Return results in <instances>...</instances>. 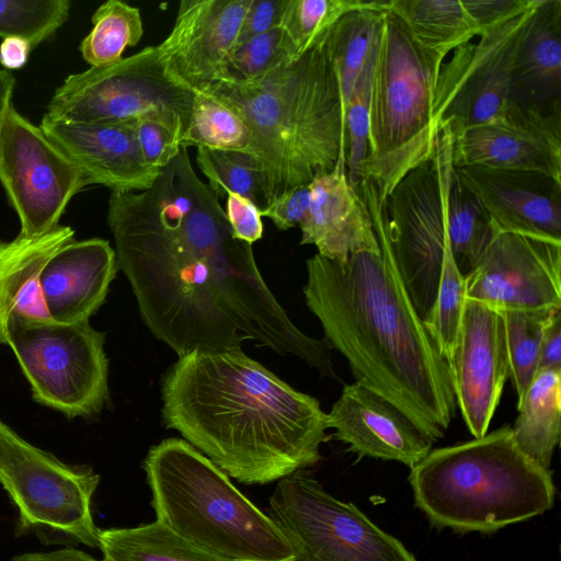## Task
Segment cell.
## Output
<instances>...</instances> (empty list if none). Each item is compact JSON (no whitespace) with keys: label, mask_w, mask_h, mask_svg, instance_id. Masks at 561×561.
Listing matches in <instances>:
<instances>
[{"label":"cell","mask_w":561,"mask_h":561,"mask_svg":"<svg viewBox=\"0 0 561 561\" xmlns=\"http://www.w3.org/2000/svg\"><path fill=\"white\" fill-rule=\"evenodd\" d=\"M106 219L144 323L179 356L242 350L253 341L337 378L329 342L294 324L263 279L252 245L232 237L187 148L149 188L112 192Z\"/></svg>","instance_id":"1"},{"label":"cell","mask_w":561,"mask_h":561,"mask_svg":"<svg viewBox=\"0 0 561 561\" xmlns=\"http://www.w3.org/2000/svg\"><path fill=\"white\" fill-rule=\"evenodd\" d=\"M371 219L380 253H356L344 262L318 253L308 259L306 304L355 382L397 405L435 443L457 410L449 367L409 299L380 224Z\"/></svg>","instance_id":"2"},{"label":"cell","mask_w":561,"mask_h":561,"mask_svg":"<svg viewBox=\"0 0 561 561\" xmlns=\"http://www.w3.org/2000/svg\"><path fill=\"white\" fill-rule=\"evenodd\" d=\"M167 428L243 484H266L316 465L329 439L320 402L242 350L196 348L161 381Z\"/></svg>","instance_id":"3"},{"label":"cell","mask_w":561,"mask_h":561,"mask_svg":"<svg viewBox=\"0 0 561 561\" xmlns=\"http://www.w3.org/2000/svg\"><path fill=\"white\" fill-rule=\"evenodd\" d=\"M324 41L252 85L217 82L195 91L220 99L244 118L266 206L345 162L343 99Z\"/></svg>","instance_id":"4"},{"label":"cell","mask_w":561,"mask_h":561,"mask_svg":"<svg viewBox=\"0 0 561 561\" xmlns=\"http://www.w3.org/2000/svg\"><path fill=\"white\" fill-rule=\"evenodd\" d=\"M410 469L415 505L439 528L493 533L554 503L551 471L522 453L510 426L432 449Z\"/></svg>","instance_id":"5"},{"label":"cell","mask_w":561,"mask_h":561,"mask_svg":"<svg viewBox=\"0 0 561 561\" xmlns=\"http://www.w3.org/2000/svg\"><path fill=\"white\" fill-rule=\"evenodd\" d=\"M144 470L156 520L195 547L227 561H294L276 523L185 439L152 446Z\"/></svg>","instance_id":"6"},{"label":"cell","mask_w":561,"mask_h":561,"mask_svg":"<svg viewBox=\"0 0 561 561\" xmlns=\"http://www.w3.org/2000/svg\"><path fill=\"white\" fill-rule=\"evenodd\" d=\"M444 60L413 38L387 1L371 75L369 149L359 172L380 204L434 150L439 130L432 107Z\"/></svg>","instance_id":"7"},{"label":"cell","mask_w":561,"mask_h":561,"mask_svg":"<svg viewBox=\"0 0 561 561\" xmlns=\"http://www.w3.org/2000/svg\"><path fill=\"white\" fill-rule=\"evenodd\" d=\"M454 133L444 126L431 156L408 172L380 204L374 185L358 191L381 226L409 299L424 322L435 302L449 240V186Z\"/></svg>","instance_id":"8"},{"label":"cell","mask_w":561,"mask_h":561,"mask_svg":"<svg viewBox=\"0 0 561 561\" xmlns=\"http://www.w3.org/2000/svg\"><path fill=\"white\" fill-rule=\"evenodd\" d=\"M193 91L169 72L157 46H148L105 67L69 75L44 114L65 123L152 119L185 133Z\"/></svg>","instance_id":"9"},{"label":"cell","mask_w":561,"mask_h":561,"mask_svg":"<svg viewBox=\"0 0 561 561\" xmlns=\"http://www.w3.org/2000/svg\"><path fill=\"white\" fill-rule=\"evenodd\" d=\"M105 335L89 321L62 323L14 314L8 344L33 398L72 419L99 413L110 399Z\"/></svg>","instance_id":"10"},{"label":"cell","mask_w":561,"mask_h":561,"mask_svg":"<svg viewBox=\"0 0 561 561\" xmlns=\"http://www.w3.org/2000/svg\"><path fill=\"white\" fill-rule=\"evenodd\" d=\"M267 515L289 541L294 561H419L356 505L334 497L304 470L278 480Z\"/></svg>","instance_id":"11"},{"label":"cell","mask_w":561,"mask_h":561,"mask_svg":"<svg viewBox=\"0 0 561 561\" xmlns=\"http://www.w3.org/2000/svg\"><path fill=\"white\" fill-rule=\"evenodd\" d=\"M100 476L68 465L0 420V484L19 513L20 531L55 534L98 548L92 497Z\"/></svg>","instance_id":"12"},{"label":"cell","mask_w":561,"mask_h":561,"mask_svg":"<svg viewBox=\"0 0 561 561\" xmlns=\"http://www.w3.org/2000/svg\"><path fill=\"white\" fill-rule=\"evenodd\" d=\"M0 183L26 238L59 226L68 204L89 185L79 168L13 105L0 136Z\"/></svg>","instance_id":"13"},{"label":"cell","mask_w":561,"mask_h":561,"mask_svg":"<svg viewBox=\"0 0 561 561\" xmlns=\"http://www.w3.org/2000/svg\"><path fill=\"white\" fill-rule=\"evenodd\" d=\"M533 7L484 33L477 43L459 46L442 65L432 107L438 130L449 125L456 133L490 122L507 110L513 102L514 53Z\"/></svg>","instance_id":"14"},{"label":"cell","mask_w":561,"mask_h":561,"mask_svg":"<svg viewBox=\"0 0 561 561\" xmlns=\"http://www.w3.org/2000/svg\"><path fill=\"white\" fill-rule=\"evenodd\" d=\"M465 287L466 299L499 310L561 309V242L499 232Z\"/></svg>","instance_id":"15"},{"label":"cell","mask_w":561,"mask_h":561,"mask_svg":"<svg viewBox=\"0 0 561 561\" xmlns=\"http://www.w3.org/2000/svg\"><path fill=\"white\" fill-rule=\"evenodd\" d=\"M453 162L535 172L561 183L560 102L549 110L512 102L499 117L454 133Z\"/></svg>","instance_id":"16"},{"label":"cell","mask_w":561,"mask_h":561,"mask_svg":"<svg viewBox=\"0 0 561 561\" xmlns=\"http://www.w3.org/2000/svg\"><path fill=\"white\" fill-rule=\"evenodd\" d=\"M447 364L466 426L473 438L482 437L510 378L504 321L499 309L466 299Z\"/></svg>","instance_id":"17"},{"label":"cell","mask_w":561,"mask_h":561,"mask_svg":"<svg viewBox=\"0 0 561 561\" xmlns=\"http://www.w3.org/2000/svg\"><path fill=\"white\" fill-rule=\"evenodd\" d=\"M251 0H182L158 45L170 75L195 92L220 81Z\"/></svg>","instance_id":"18"},{"label":"cell","mask_w":561,"mask_h":561,"mask_svg":"<svg viewBox=\"0 0 561 561\" xmlns=\"http://www.w3.org/2000/svg\"><path fill=\"white\" fill-rule=\"evenodd\" d=\"M39 127L79 168L88 184L121 193L145 191L160 174L140 153L136 121L65 123L43 115Z\"/></svg>","instance_id":"19"},{"label":"cell","mask_w":561,"mask_h":561,"mask_svg":"<svg viewBox=\"0 0 561 561\" xmlns=\"http://www.w3.org/2000/svg\"><path fill=\"white\" fill-rule=\"evenodd\" d=\"M327 424L359 457L393 460L410 468L434 444L402 410L358 382L344 385L327 413Z\"/></svg>","instance_id":"20"},{"label":"cell","mask_w":561,"mask_h":561,"mask_svg":"<svg viewBox=\"0 0 561 561\" xmlns=\"http://www.w3.org/2000/svg\"><path fill=\"white\" fill-rule=\"evenodd\" d=\"M497 232L561 242V183L535 172L456 168Z\"/></svg>","instance_id":"21"},{"label":"cell","mask_w":561,"mask_h":561,"mask_svg":"<svg viewBox=\"0 0 561 561\" xmlns=\"http://www.w3.org/2000/svg\"><path fill=\"white\" fill-rule=\"evenodd\" d=\"M118 266L107 240L70 241L56 251L39 274V289L51 320L89 321L103 305Z\"/></svg>","instance_id":"22"},{"label":"cell","mask_w":561,"mask_h":561,"mask_svg":"<svg viewBox=\"0 0 561 561\" xmlns=\"http://www.w3.org/2000/svg\"><path fill=\"white\" fill-rule=\"evenodd\" d=\"M310 205L300 244H313L318 254L344 262L362 252L380 253L366 202L348 181L345 162L317 176L310 184Z\"/></svg>","instance_id":"23"},{"label":"cell","mask_w":561,"mask_h":561,"mask_svg":"<svg viewBox=\"0 0 561 561\" xmlns=\"http://www.w3.org/2000/svg\"><path fill=\"white\" fill-rule=\"evenodd\" d=\"M561 0H537L518 35L512 101L543 107L560 101Z\"/></svg>","instance_id":"24"},{"label":"cell","mask_w":561,"mask_h":561,"mask_svg":"<svg viewBox=\"0 0 561 561\" xmlns=\"http://www.w3.org/2000/svg\"><path fill=\"white\" fill-rule=\"evenodd\" d=\"M73 236L71 227L59 225L37 238L18 234L10 241L0 240V344H8L12 316L50 319L39 289V274L48 259Z\"/></svg>","instance_id":"25"},{"label":"cell","mask_w":561,"mask_h":561,"mask_svg":"<svg viewBox=\"0 0 561 561\" xmlns=\"http://www.w3.org/2000/svg\"><path fill=\"white\" fill-rule=\"evenodd\" d=\"M511 427L517 447L539 467L549 470L561 430V370L537 371L517 404Z\"/></svg>","instance_id":"26"},{"label":"cell","mask_w":561,"mask_h":561,"mask_svg":"<svg viewBox=\"0 0 561 561\" xmlns=\"http://www.w3.org/2000/svg\"><path fill=\"white\" fill-rule=\"evenodd\" d=\"M386 7L387 1H368L366 5L342 15L325 37L327 53L341 88L343 108L377 48Z\"/></svg>","instance_id":"27"},{"label":"cell","mask_w":561,"mask_h":561,"mask_svg":"<svg viewBox=\"0 0 561 561\" xmlns=\"http://www.w3.org/2000/svg\"><path fill=\"white\" fill-rule=\"evenodd\" d=\"M413 38L444 58L478 36L461 0H388Z\"/></svg>","instance_id":"28"},{"label":"cell","mask_w":561,"mask_h":561,"mask_svg":"<svg viewBox=\"0 0 561 561\" xmlns=\"http://www.w3.org/2000/svg\"><path fill=\"white\" fill-rule=\"evenodd\" d=\"M98 548L102 561H227L195 547L158 520L99 529Z\"/></svg>","instance_id":"29"},{"label":"cell","mask_w":561,"mask_h":561,"mask_svg":"<svg viewBox=\"0 0 561 561\" xmlns=\"http://www.w3.org/2000/svg\"><path fill=\"white\" fill-rule=\"evenodd\" d=\"M181 147L240 151L251 154V133L241 114L220 99L193 92Z\"/></svg>","instance_id":"30"},{"label":"cell","mask_w":561,"mask_h":561,"mask_svg":"<svg viewBox=\"0 0 561 561\" xmlns=\"http://www.w3.org/2000/svg\"><path fill=\"white\" fill-rule=\"evenodd\" d=\"M499 232L457 170L449 186V240L454 261L468 275Z\"/></svg>","instance_id":"31"},{"label":"cell","mask_w":561,"mask_h":561,"mask_svg":"<svg viewBox=\"0 0 561 561\" xmlns=\"http://www.w3.org/2000/svg\"><path fill=\"white\" fill-rule=\"evenodd\" d=\"M92 28L81 41L79 50L90 67H105L119 61L128 47L144 35L138 8L119 0L102 3L93 13Z\"/></svg>","instance_id":"32"},{"label":"cell","mask_w":561,"mask_h":561,"mask_svg":"<svg viewBox=\"0 0 561 561\" xmlns=\"http://www.w3.org/2000/svg\"><path fill=\"white\" fill-rule=\"evenodd\" d=\"M561 309L500 310L503 316L510 378L517 396V404L538 371L540 343L543 330Z\"/></svg>","instance_id":"33"},{"label":"cell","mask_w":561,"mask_h":561,"mask_svg":"<svg viewBox=\"0 0 561 561\" xmlns=\"http://www.w3.org/2000/svg\"><path fill=\"white\" fill-rule=\"evenodd\" d=\"M196 164L218 198L234 193L251 201L261 211L265 209L262 170L252 154L197 148Z\"/></svg>","instance_id":"34"},{"label":"cell","mask_w":561,"mask_h":561,"mask_svg":"<svg viewBox=\"0 0 561 561\" xmlns=\"http://www.w3.org/2000/svg\"><path fill=\"white\" fill-rule=\"evenodd\" d=\"M364 0H287L280 27L289 41L294 60L328 35L345 13L367 4Z\"/></svg>","instance_id":"35"},{"label":"cell","mask_w":561,"mask_h":561,"mask_svg":"<svg viewBox=\"0 0 561 561\" xmlns=\"http://www.w3.org/2000/svg\"><path fill=\"white\" fill-rule=\"evenodd\" d=\"M294 60L284 30L278 26L234 46L227 58L220 81L248 87L278 67Z\"/></svg>","instance_id":"36"},{"label":"cell","mask_w":561,"mask_h":561,"mask_svg":"<svg viewBox=\"0 0 561 561\" xmlns=\"http://www.w3.org/2000/svg\"><path fill=\"white\" fill-rule=\"evenodd\" d=\"M70 0H0V37H20L34 49L67 22Z\"/></svg>","instance_id":"37"},{"label":"cell","mask_w":561,"mask_h":561,"mask_svg":"<svg viewBox=\"0 0 561 561\" xmlns=\"http://www.w3.org/2000/svg\"><path fill=\"white\" fill-rule=\"evenodd\" d=\"M466 302L465 276L454 260L444 264L435 302L424 321L440 355L448 360L459 331Z\"/></svg>","instance_id":"38"},{"label":"cell","mask_w":561,"mask_h":561,"mask_svg":"<svg viewBox=\"0 0 561 561\" xmlns=\"http://www.w3.org/2000/svg\"><path fill=\"white\" fill-rule=\"evenodd\" d=\"M376 53L359 75L344 104L345 165L350 183L358 188L359 172L369 149L370 85Z\"/></svg>","instance_id":"39"},{"label":"cell","mask_w":561,"mask_h":561,"mask_svg":"<svg viewBox=\"0 0 561 561\" xmlns=\"http://www.w3.org/2000/svg\"><path fill=\"white\" fill-rule=\"evenodd\" d=\"M136 137L146 163L162 170L180 153L182 136L169 126L152 121H136Z\"/></svg>","instance_id":"40"},{"label":"cell","mask_w":561,"mask_h":561,"mask_svg":"<svg viewBox=\"0 0 561 561\" xmlns=\"http://www.w3.org/2000/svg\"><path fill=\"white\" fill-rule=\"evenodd\" d=\"M536 0H461L478 36L492 31L529 10Z\"/></svg>","instance_id":"41"},{"label":"cell","mask_w":561,"mask_h":561,"mask_svg":"<svg viewBox=\"0 0 561 561\" xmlns=\"http://www.w3.org/2000/svg\"><path fill=\"white\" fill-rule=\"evenodd\" d=\"M225 214L231 234L236 240L252 245L263 236L260 208L248 198L229 193L225 197Z\"/></svg>","instance_id":"42"},{"label":"cell","mask_w":561,"mask_h":561,"mask_svg":"<svg viewBox=\"0 0 561 561\" xmlns=\"http://www.w3.org/2000/svg\"><path fill=\"white\" fill-rule=\"evenodd\" d=\"M310 205V186L291 188L275 197L264 210L262 217L270 218L279 230L300 226Z\"/></svg>","instance_id":"43"},{"label":"cell","mask_w":561,"mask_h":561,"mask_svg":"<svg viewBox=\"0 0 561 561\" xmlns=\"http://www.w3.org/2000/svg\"><path fill=\"white\" fill-rule=\"evenodd\" d=\"M287 0H251L237 44L280 26Z\"/></svg>","instance_id":"44"},{"label":"cell","mask_w":561,"mask_h":561,"mask_svg":"<svg viewBox=\"0 0 561 561\" xmlns=\"http://www.w3.org/2000/svg\"><path fill=\"white\" fill-rule=\"evenodd\" d=\"M543 369L561 370V310L553 313L542 333L538 371Z\"/></svg>","instance_id":"45"},{"label":"cell","mask_w":561,"mask_h":561,"mask_svg":"<svg viewBox=\"0 0 561 561\" xmlns=\"http://www.w3.org/2000/svg\"><path fill=\"white\" fill-rule=\"evenodd\" d=\"M31 45L20 37L3 38L0 44V64L4 70H18L28 60Z\"/></svg>","instance_id":"46"},{"label":"cell","mask_w":561,"mask_h":561,"mask_svg":"<svg viewBox=\"0 0 561 561\" xmlns=\"http://www.w3.org/2000/svg\"><path fill=\"white\" fill-rule=\"evenodd\" d=\"M10 561H102L91 554L75 549L64 548L48 552H27L15 556Z\"/></svg>","instance_id":"47"},{"label":"cell","mask_w":561,"mask_h":561,"mask_svg":"<svg viewBox=\"0 0 561 561\" xmlns=\"http://www.w3.org/2000/svg\"><path fill=\"white\" fill-rule=\"evenodd\" d=\"M15 87V78L11 71L0 69V136L5 122L9 107L12 104V95Z\"/></svg>","instance_id":"48"}]
</instances>
